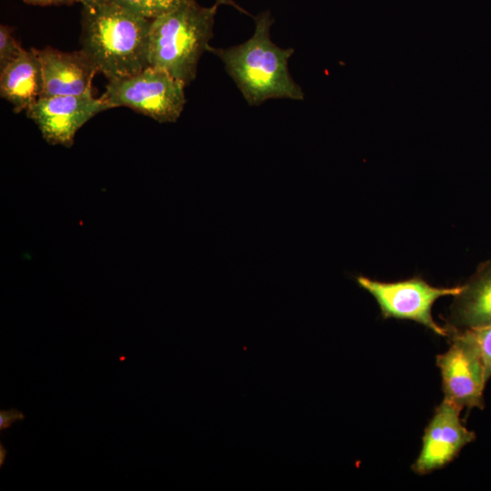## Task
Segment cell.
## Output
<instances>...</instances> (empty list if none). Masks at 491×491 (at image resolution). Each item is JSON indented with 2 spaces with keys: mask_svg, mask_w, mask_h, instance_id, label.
Instances as JSON below:
<instances>
[{
  "mask_svg": "<svg viewBox=\"0 0 491 491\" xmlns=\"http://www.w3.org/2000/svg\"><path fill=\"white\" fill-rule=\"evenodd\" d=\"M151 22L111 0L84 5L81 49L108 81L132 76L149 66Z\"/></svg>",
  "mask_w": 491,
  "mask_h": 491,
  "instance_id": "1",
  "label": "cell"
},
{
  "mask_svg": "<svg viewBox=\"0 0 491 491\" xmlns=\"http://www.w3.org/2000/svg\"><path fill=\"white\" fill-rule=\"evenodd\" d=\"M254 20L255 32L246 42L226 49L209 45L207 51L222 60L250 105H259L272 98L303 100L304 92L288 70L294 48H281L271 41L274 19L268 11L260 13Z\"/></svg>",
  "mask_w": 491,
  "mask_h": 491,
  "instance_id": "2",
  "label": "cell"
},
{
  "mask_svg": "<svg viewBox=\"0 0 491 491\" xmlns=\"http://www.w3.org/2000/svg\"><path fill=\"white\" fill-rule=\"evenodd\" d=\"M219 2L210 7L185 0L172 12L152 20L149 30L148 65L166 71L188 85L213 36Z\"/></svg>",
  "mask_w": 491,
  "mask_h": 491,
  "instance_id": "3",
  "label": "cell"
},
{
  "mask_svg": "<svg viewBox=\"0 0 491 491\" xmlns=\"http://www.w3.org/2000/svg\"><path fill=\"white\" fill-rule=\"evenodd\" d=\"M185 87L166 71L147 66L132 76L108 81L101 98L111 108L125 106L157 122L171 123L185 105Z\"/></svg>",
  "mask_w": 491,
  "mask_h": 491,
  "instance_id": "4",
  "label": "cell"
},
{
  "mask_svg": "<svg viewBox=\"0 0 491 491\" xmlns=\"http://www.w3.org/2000/svg\"><path fill=\"white\" fill-rule=\"evenodd\" d=\"M358 286L376 300L384 318L406 319L417 322L438 336H448L449 329L436 324L432 306L440 297L456 296L460 285L453 287H435L421 277L386 283L357 276Z\"/></svg>",
  "mask_w": 491,
  "mask_h": 491,
  "instance_id": "5",
  "label": "cell"
},
{
  "mask_svg": "<svg viewBox=\"0 0 491 491\" xmlns=\"http://www.w3.org/2000/svg\"><path fill=\"white\" fill-rule=\"evenodd\" d=\"M448 329L451 346L436 356L444 399L461 409H483L487 380L478 347L466 330Z\"/></svg>",
  "mask_w": 491,
  "mask_h": 491,
  "instance_id": "6",
  "label": "cell"
},
{
  "mask_svg": "<svg viewBox=\"0 0 491 491\" xmlns=\"http://www.w3.org/2000/svg\"><path fill=\"white\" fill-rule=\"evenodd\" d=\"M93 92L78 95L40 97L26 110V115L50 145L71 147L76 132L95 115L110 109Z\"/></svg>",
  "mask_w": 491,
  "mask_h": 491,
  "instance_id": "7",
  "label": "cell"
},
{
  "mask_svg": "<svg viewBox=\"0 0 491 491\" xmlns=\"http://www.w3.org/2000/svg\"><path fill=\"white\" fill-rule=\"evenodd\" d=\"M461 408L444 399L426 427L420 454L412 469L426 475L452 462L467 444L476 439L460 419Z\"/></svg>",
  "mask_w": 491,
  "mask_h": 491,
  "instance_id": "8",
  "label": "cell"
},
{
  "mask_svg": "<svg viewBox=\"0 0 491 491\" xmlns=\"http://www.w3.org/2000/svg\"><path fill=\"white\" fill-rule=\"evenodd\" d=\"M35 52L42 68L41 97L78 95L93 92L92 81L98 71L82 49L63 52L46 46L44 49L35 48Z\"/></svg>",
  "mask_w": 491,
  "mask_h": 491,
  "instance_id": "9",
  "label": "cell"
},
{
  "mask_svg": "<svg viewBox=\"0 0 491 491\" xmlns=\"http://www.w3.org/2000/svg\"><path fill=\"white\" fill-rule=\"evenodd\" d=\"M454 297L448 328L464 330L491 325V260L481 263Z\"/></svg>",
  "mask_w": 491,
  "mask_h": 491,
  "instance_id": "10",
  "label": "cell"
},
{
  "mask_svg": "<svg viewBox=\"0 0 491 491\" xmlns=\"http://www.w3.org/2000/svg\"><path fill=\"white\" fill-rule=\"evenodd\" d=\"M43 75L35 48L24 49L10 64L0 70V95L15 113L26 110L41 97Z\"/></svg>",
  "mask_w": 491,
  "mask_h": 491,
  "instance_id": "11",
  "label": "cell"
},
{
  "mask_svg": "<svg viewBox=\"0 0 491 491\" xmlns=\"http://www.w3.org/2000/svg\"><path fill=\"white\" fill-rule=\"evenodd\" d=\"M148 20L156 19L177 8L185 0H111Z\"/></svg>",
  "mask_w": 491,
  "mask_h": 491,
  "instance_id": "12",
  "label": "cell"
},
{
  "mask_svg": "<svg viewBox=\"0 0 491 491\" xmlns=\"http://www.w3.org/2000/svg\"><path fill=\"white\" fill-rule=\"evenodd\" d=\"M464 330L467 332L478 347L485 367L486 378L488 381L491 378V325Z\"/></svg>",
  "mask_w": 491,
  "mask_h": 491,
  "instance_id": "13",
  "label": "cell"
},
{
  "mask_svg": "<svg viewBox=\"0 0 491 491\" xmlns=\"http://www.w3.org/2000/svg\"><path fill=\"white\" fill-rule=\"evenodd\" d=\"M24 50L14 36V28L0 26V70L14 61Z\"/></svg>",
  "mask_w": 491,
  "mask_h": 491,
  "instance_id": "14",
  "label": "cell"
},
{
  "mask_svg": "<svg viewBox=\"0 0 491 491\" xmlns=\"http://www.w3.org/2000/svg\"><path fill=\"white\" fill-rule=\"evenodd\" d=\"M25 415L16 408L2 410L0 412V430L7 429L16 420H22Z\"/></svg>",
  "mask_w": 491,
  "mask_h": 491,
  "instance_id": "15",
  "label": "cell"
},
{
  "mask_svg": "<svg viewBox=\"0 0 491 491\" xmlns=\"http://www.w3.org/2000/svg\"><path fill=\"white\" fill-rule=\"evenodd\" d=\"M25 3L33 5L48 6V5H70L78 3L77 0H23Z\"/></svg>",
  "mask_w": 491,
  "mask_h": 491,
  "instance_id": "16",
  "label": "cell"
},
{
  "mask_svg": "<svg viewBox=\"0 0 491 491\" xmlns=\"http://www.w3.org/2000/svg\"><path fill=\"white\" fill-rule=\"evenodd\" d=\"M6 454H7L6 449L3 446V444H1L0 445V466H3Z\"/></svg>",
  "mask_w": 491,
  "mask_h": 491,
  "instance_id": "17",
  "label": "cell"
},
{
  "mask_svg": "<svg viewBox=\"0 0 491 491\" xmlns=\"http://www.w3.org/2000/svg\"><path fill=\"white\" fill-rule=\"evenodd\" d=\"M217 1H219L221 4H226V5H231L233 6H236V5L235 4L233 0H217Z\"/></svg>",
  "mask_w": 491,
  "mask_h": 491,
  "instance_id": "18",
  "label": "cell"
},
{
  "mask_svg": "<svg viewBox=\"0 0 491 491\" xmlns=\"http://www.w3.org/2000/svg\"><path fill=\"white\" fill-rule=\"evenodd\" d=\"M77 1H78V3H81L82 5H84L90 4V3H92V2H94L95 0H77Z\"/></svg>",
  "mask_w": 491,
  "mask_h": 491,
  "instance_id": "19",
  "label": "cell"
}]
</instances>
